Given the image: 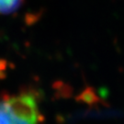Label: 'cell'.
I'll list each match as a JSON object with an SVG mask.
<instances>
[{"mask_svg":"<svg viewBox=\"0 0 124 124\" xmlns=\"http://www.w3.org/2000/svg\"><path fill=\"white\" fill-rule=\"evenodd\" d=\"M78 99L80 101L85 102L90 106H96V104H98V103H103L92 87H87L85 89L84 91L80 94Z\"/></svg>","mask_w":124,"mask_h":124,"instance_id":"3957f363","label":"cell"},{"mask_svg":"<svg viewBox=\"0 0 124 124\" xmlns=\"http://www.w3.org/2000/svg\"><path fill=\"white\" fill-rule=\"evenodd\" d=\"M23 0H0V14H10L19 8Z\"/></svg>","mask_w":124,"mask_h":124,"instance_id":"277c9868","label":"cell"},{"mask_svg":"<svg viewBox=\"0 0 124 124\" xmlns=\"http://www.w3.org/2000/svg\"><path fill=\"white\" fill-rule=\"evenodd\" d=\"M123 116V112L114 109H105L99 108H90L85 111H80L74 113L68 118L69 122H75L82 120L89 119H105V118H119Z\"/></svg>","mask_w":124,"mask_h":124,"instance_id":"7a4b0ae2","label":"cell"},{"mask_svg":"<svg viewBox=\"0 0 124 124\" xmlns=\"http://www.w3.org/2000/svg\"><path fill=\"white\" fill-rule=\"evenodd\" d=\"M36 95L23 92L0 100V124H40Z\"/></svg>","mask_w":124,"mask_h":124,"instance_id":"6da1fadb","label":"cell"}]
</instances>
